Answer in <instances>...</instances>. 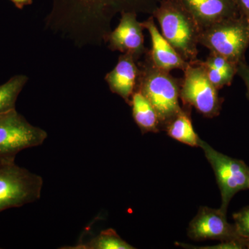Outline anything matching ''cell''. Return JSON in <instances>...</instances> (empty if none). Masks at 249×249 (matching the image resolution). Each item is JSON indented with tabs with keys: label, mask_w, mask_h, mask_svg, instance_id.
I'll return each instance as SVG.
<instances>
[{
	"label": "cell",
	"mask_w": 249,
	"mask_h": 249,
	"mask_svg": "<svg viewBox=\"0 0 249 249\" xmlns=\"http://www.w3.org/2000/svg\"><path fill=\"white\" fill-rule=\"evenodd\" d=\"M239 14L249 22V0H235Z\"/></svg>",
	"instance_id": "cell-21"
},
{
	"label": "cell",
	"mask_w": 249,
	"mask_h": 249,
	"mask_svg": "<svg viewBox=\"0 0 249 249\" xmlns=\"http://www.w3.org/2000/svg\"><path fill=\"white\" fill-rule=\"evenodd\" d=\"M201 30L239 16L235 0H179Z\"/></svg>",
	"instance_id": "cell-11"
},
{
	"label": "cell",
	"mask_w": 249,
	"mask_h": 249,
	"mask_svg": "<svg viewBox=\"0 0 249 249\" xmlns=\"http://www.w3.org/2000/svg\"></svg>",
	"instance_id": "cell-23"
},
{
	"label": "cell",
	"mask_w": 249,
	"mask_h": 249,
	"mask_svg": "<svg viewBox=\"0 0 249 249\" xmlns=\"http://www.w3.org/2000/svg\"><path fill=\"white\" fill-rule=\"evenodd\" d=\"M43 178L15 160H0V213L40 199Z\"/></svg>",
	"instance_id": "cell-4"
},
{
	"label": "cell",
	"mask_w": 249,
	"mask_h": 249,
	"mask_svg": "<svg viewBox=\"0 0 249 249\" xmlns=\"http://www.w3.org/2000/svg\"><path fill=\"white\" fill-rule=\"evenodd\" d=\"M129 106L132 107L134 120L142 134L160 130V122L157 111L139 90L134 91Z\"/></svg>",
	"instance_id": "cell-15"
},
{
	"label": "cell",
	"mask_w": 249,
	"mask_h": 249,
	"mask_svg": "<svg viewBox=\"0 0 249 249\" xmlns=\"http://www.w3.org/2000/svg\"><path fill=\"white\" fill-rule=\"evenodd\" d=\"M136 0H52L45 29L71 40L78 47L100 45L110 32L118 11H135Z\"/></svg>",
	"instance_id": "cell-1"
},
{
	"label": "cell",
	"mask_w": 249,
	"mask_h": 249,
	"mask_svg": "<svg viewBox=\"0 0 249 249\" xmlns=\"http://www.w3.org/2000/svg\"><path fill=\"white\" fill-rule=\"evenodd\" d=\"M201 63L210 81L218 90L231 84L237 73L238 64L214 52H211L206 60Z\"/></svg>",
	"instance_id": "cell-14"
},
{
	"label": "cell",
	"mask_w": 249,
	"mask_h": 249,
	"mask_svg": "<svg viewBox=\"0 0 249 249\" xmlns=\"http://www.w3.org/2000/svg\"><path fill=\"white\" fill-rule=\"evenodd\" d=\"M142 27L147 29L152 40V50L150 61L157 68L169 71L173 70H184L189 62L181 58V55L172 47L155 25L153 17L142 22Z\"/></svg>",
	"instance_id": "cell-13"
},
{
	"label": "cell",
	"mask_w": 249,
	"mask_h": 249,
	"mask_svg": "<svg viewBox=\"0 0 249 249\" xmlns=\"http://www.w3.org/2000/svg\"><path fill=\"white\" fill-rule=\"evenodd\" d=\"M133 55L123 53L115 67L105 77L111 92L119 95L129 105L138 82L139 69Z\"/></svg>",
	"instance_id": "cell-12"
},
{
	"label": "cell",
	"mask_w": 249,
	"mask_h": 249,
	"mask_svg": "<svg viewBox=\"0 0 249 249\" xmlns=\"http://www.w3.org/2000/svg\"><path fill=\"white\" fill-rule=\"evenodd\" d=\"M48 137L47 132L33 125L16 110L0 116V160H15L19 152L40 146Z\"/></svg>",
	"instance_id": "cell-8"
},
{
	"label": "cell",
	"mask_w": 249,
	"mask_h": 249,
	"mask_svg": "<svg viewBox=\"0 0 249 249\" xmlns=\"http://www.w3.org/2000/svg\"><path fill=\"white\" fill-rule=\"evenodd\" d=\"M145 62L139 68L137 89L151 103L160 124L165 126L182 109L178 101L181 85L169 71L157 68L150 60Z\"/></svg>",
	"instance_id": "cell-3"
},
{
	"label": "cell",
	"mask_w": 249,
	"mask_h": 249,
	"mask_svg": "<svg viewBox=\"0 0 249 249\" xmlns=\"http://www.w3.org/2000/svg\"><path fill=\"white\" fill-rule=\"evenodd\" d=\"M19 9H24V6L32 4L33 0H10Z\"/></svg>",
	"instance_id": "cell-22"
},
{
	"label": "cell",
	"mask_w": 249,
	"mask_h": 249,
	"mask_svg": "<svg viewBox=\"0 0 249 249\" xmlns=\"http://www.w3.org/2000/svg\"><path fill=\"white\" fill-rule=\"evenodd\" d=\"M227 213L222 209L201 206L188 229L191 240H218L220 242L240 239L234 224L228 222Z\"/></svg>",
	"instance_id": "cell-9"
},
{
	"label": "cell",
	"mask_w": 249,
	"mask_h": 249,
	"mask_svg": "<svg viewBox=\"0 0 249 249\" xmlns=\"http://www.w3.org/2000/svg\"><path fill=\"white\" fill-rule=\"evenodd\" d=\"M234 225L239 236L247 241L249 249V206H246L232 214Z\"/></svg>",
	"instance_id": "cell-19"
},
{
	"label": "cell",
	"mask_w": 249,
	"mask_h": 249,
	"mask_svg": "<svg viewBox=\"0 0 249 249\" xmlns=\"http://www.w3.org/2000/svg\"><path fill=\"white\" fill-rule=\"evenodd\" d=\"M167 133L170 137L191 147H199L200 138L195 131L191 116L181 109L165 125Z\"/></svg>",
	"instance_id": "cell-16"
},
{
	"label": "cell",
	"mask_w": 249,
	"mask_h": 249,
	"mask_svg": "<svg viewBox=\"0 0 249 249\" xmlns=\"http://www.w3.org/2000/svg\"><path fill=\"white\" fill-rule=\"evenodd\" d=\"M29 80L25 75H16L0 85V116L16 109L18 96Z\"/></svg>",
	"instance_id": "cell-18"
},
{
	"label": "cell",
	"mask_w": 249,
	"mask_h": 249,
	"mask_svg": "<svg viewBox=\"0 0 249 249\" xmlns=\"http://www.w3.org/2000/svg\"><path fill=\"white\" fill-rule=\"evenodd\" d=\"M161 34L183 60H196L201 29L179 0H161L154 11Z\"/></svg>",
	"instance_id": "cell-2"
},
{
	"label": "cell",
	"mask_w": 249,
	"mask_h": 249,
	"mask_svg": "<svg viewBox=\"0 0 249 249\" xmlns=\"http://www.w3.org/2000/svg\"><path fill=\"white\" fill-rule=\"evenodd\" d=\"M183 72L184 77L180 88V98L183 104L196 108L206 118L219 115L222 99L208 78L201 60L189 62Z\"/></svg>",
	"instance_id": "cell-6"
},
{
	"label": "cell",
	"mask_w": 249,
	"mask_h": 249,
	"mask_svg": "<svg viewBox=\"0 0 249 249\" xmlns=\"http://www.w3.org/2000/svg\"><path fill=\"white\" fill-rule=\"evenodd\" d=\"M237 73L245 82L247 89V97L249 99V65L246 63L245 60L239 62L237 65Z\"/></svg>",
	"instance_id": "cell-20"
},
{
	"label": "cell",
	"mask_w": 249,
	"mask_h": 249,
	"mask_svg": "<svg viewBox=\"0 0 249 249\" xmlns=\"http://www.w3.org/2000/svg\"><path fill=\"white\" fill-rule=\"evenodd\" d=\"M199 147L213 170L222 198L220 209L227 213L231 201L237 193L249 189V168L243 160L217 151L204 141Z\"/></svg>",
	"instance_id": "cell-7"
},
{
	"label": "cell",
	"mask_w": 249,
	"mask_h": 249,
	"mask_svg": "<svg viewBox=\"0 0 249 249\" xmlns=\"http://www.w3.org/2000/svg\"><path fill=\"white\" fill-rule=\"evenodd\" d=\"M143 29L135 11H124L121 13L119 25L109 32L105 43L109 42V48L113 52L131 54L137 60L145 52Z\"/></svg>",
	"instance_id": "cell-10"
},
{
	"label": "cell",
	"mask_w": 249,
	"mask_h": 249,
	"mask_svg": "<svg viewBox=\"0 0 249 249\" xmlns=\"http://www.w3.org/2000/svg\"><path fill=\"white\" fill-rule=\"evenodd\" d=\"M199 44L238 64L249 45V22L239 15L215 23L201 30Z\"/></svg>",
	"instance_id": "cell-5"
},
{
	"label": "cell",
	"mask_w": 249,
	"mask_h": 249,
	"mask_svg": "<svg viewBox=\"0 0 249 249\" xmlns=\"http://www.w3.org/2000/svg\"><path fill=\"white\" fill-rule=\"evenodd\" d=\"M63 249H135L118 235L112 229L102 231L87 242L79 243L73 247Z\"/></svg>",
	"instance_id": "cell-17"
}]
</instances>
